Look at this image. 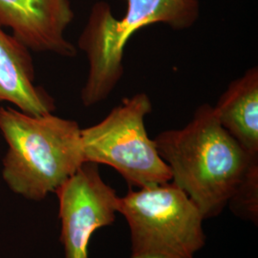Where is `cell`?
Returning a JSON list of instances; mask_svg holds the SVG:
<instances>
[{
    "mask_svg": "<svg viewBox=\"0 0 258 258\" xmlns=\"http://www.w3.org/2000/svg\"><path fill=\"white\" fill-rule=\"evenodd\" d=\"M154 142L169 167L171 182L194 201L205 219L218 215L258 173V156L247 152L223 127L209 103L198 106L184 127L163 131Z\"/></svg>",
    "mask_w": 258,
    "mask_h": 258,
    "instance_id": "obj_1",
    "label": "cell"
},
{
    "mask_svg": "<svg viewBox=\"0 0 258 258\" xmlns=\"http://www.w3.org/2000/svg\"><path fill=\"white\" fill-rule=\"evenodd\" d=\"M0 130L8 145L3 178L27 199L38 201L55 192L85 163L82 128L75 120L0 107Z\"/></svg>",
    "mask_w": 258,
    "mask_h": 258,
    "instance_id": "obj_2",
    "label": "cell"
},
{
    "mask_svg": "<svg viewBox=\"0 0 258 258\" xmlns=\"http://www.w3.org/2000/svg\"><path fill=\"white\" fill-rule=\"evenodd\" d=\"M126 12L113 16L110 5H93L79 38V47L88 59L89 70L81 99L86 107L103 102L120 83L123 54L129 38L138 30L155 23L181 31L192 27L200 16V0H123Z\"/></svg>",
    "mask_w": 258,
    "mask_h": 258,
    "instance_id": "obj_3",
    "label": "cell"
},
{
    "mask_svg": "<svg viewBox=\"0 0 258 258\" xmlns=\"http://www.w3.org/2000/svg\"><path fill=\"white\" fill-rule=\"evenodd\" d=\"M118 212L128 223L131 258H194L205 245L202 212L171 181L130 190Z\"/></svg>",
    "mask_w": 258,
    "mask_h": 258,
    "instance_id": "obj_4",
    "label": "cell"
},
{
    "mask_svg": "<svg viewBox=\"0 0 258 258\" xmlns=\"http://www.w3.org/2000/svg\"><path fill=\"white\" fill-rule=\"evenodd\" d=\"M151 111L148 94L138 93L123 99L99 123L82 129L84 162L111 166L139 188L170 182L169 167L146 129Z\"/></svg>",
    "mask_w": 258,
    "mask_h": 258,
    "instance_id": "obj_5",
    "label": "cell"
},
{
    "mask_svg": "<svg viewBox=\"0 0 258 258\" xmlns=\"http://www.w3.org/2000/svg\"><path fill=\"white\" fill-rule=\"evenodd\" d=\"M55 192L65 258H89L88 245L94 232L115 221L120 197L103 181L94 163L83 164Z\"/></svg>",
    "mask_w": 258,
    "mask_h": 258,
    "instance_id": "obj_6",
    "label": "cell"
},
{
    "mask_svg": "<svg viewBox=\"0 0 258 258\" xmlns=\"http://www.w3.org/2000/svg\"><path fill=\"white\" fill-rule=\"evenodd\" d=\"M73 19L69 0H0V27H9L19 43L35 52L76 55L64 36Z\"/></svg>",
    "mask_w": 258,
    "mask_h": 258,
    "instance_id": "obj_7",
    "label": "cell"
},
{
    "mask_svg": "<svg viewBox=\"0 0 258 258\" xmlns=\"http://www.w3.org/2000/svg\"><path fill=\"white\" fill-rule=\"evenodd\" d=\"M34 65L29 50L0 27V101L13 103L29 115L55 110V102L35 85Z\"/></svg>",
    "mask_w": 258,
    "mask_h": 258,
    "instance_id": "obj_8",
    "label": "cell"
},
{
    "mask_svg": "<svg viewBox=\"0 0 258 258\" xmlns=\"http://www.w3.org/2000/svg\"><path fill=\"white\" fill-rule=\"evenodd\" d=\"M219 120L240 146L258 156V67L232 81L214 105Z\"/></svg>",
    "mask_w": 258,
    "mask_h": 258,
    "instance_id": "obj_9",
    "label": "cell"
}]
</instances>
